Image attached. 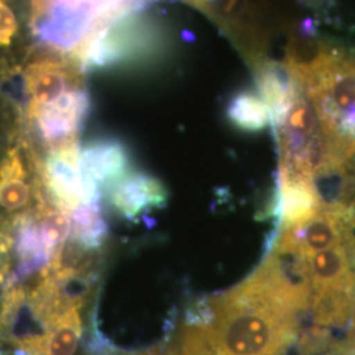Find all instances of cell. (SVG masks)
Returning a JSON list of instances; mask_svg holds the SVG:
<instances>
[{
    "label": "cell",
    "mask_w": 355,
    "mask_h": 355,
    "mask_svg": "<svg viewBox=\"0 0 355 355\" xmlns=\"http://www.w3.org/2000/svg\"><path fill=\"white\" fill-rule=\"evenodd\" d=\"M303 292L278 255L187 311L175 355H288L304 329Z\"/></svg>",
    "instance_id": "6da1fadb"
},
{
    "label": "cell",
    "mask_w": 355,
    "mask_h": 355,
    "mask_svg": "<svg viewBox=\"0 0 355 355\" xmlns=\"http://www.w3.org/2000/svg\"><path fill=\"white\" fill-rule=\"evenodd\" d=\"M108 189V199L114 211L129 220L164 207L167 200L164 184L141 171H129Z\"/></svg>",
    "instance_id": "30bf717a"
},
{
    "label": "cell",
    "mask_w": 355,
    "mask_h": 355,
    "mask_svg": "<svg viewBox=\"0 0 355 355\" xmlns=\"http://www.w3.org/2000/svg\"><path fill=\"white\" fill-rule=\"evenodd\" d=\"M0 355H1V354H0Z\"/></svg>",
    "instance_id": "d6986e66"
},
{
    "label": "cell",
    "mask_w": 355,
    "mask_h": 355,
    "mask_svg": "<svg viewBox=\"0 0 355 355\" xmlns=\"http://www.w3.org/2000/svg\"><path fill=\"white\" fill-rule=\"evenodd\" d=\"M16 95L0 78V89L15 103L26 133L51 150L78 141L89 114L83 70L69 57L33 48L21 64L3 71Z\"/></svg>",
    "instance_id": "3957f363"
},
{
    "label": "cell",
    "mask_w": 355,
    "mask_h": 355,
    "mask_svg": "<svg viewBox=\"0 0 355 355\" xmlns=\"http://www.w3.org/2000/svg\"><path fill=\"white\" fill-rule=\"evenodd\" d=\"M272 128L279 146V178L316 180L330 175L329 154L322 128L297 79L284 114Z\"/></svg>",
    "instance_id": "52a82bcc"
},
{
    "label": "cell",
    "mask_w": 355,
    "mask_h": 355,
    "mask_svg": "<svg viewBox=\"0 0 355 355\" xmlns=\"http://www.w3.org/2000/svg\"><path fill=\"white\" fill-rule=\"evenodd\" d=\"M140 11L127 13L102 28L71 60L85 73L158 60L166 51L165 32Z\"/></svg>",
    "instance_id": "8992f818"
},
{
    "label": "cell",
    "mask_w": 355,
    "mask_h": 355,
    "mask_svg": "<svg viewBox=\"0 0 355 355\" xmlns=\"http://www.w3.org/2000/svg\"><path fill=\"white\" fill-rule=\"evenodd\" d=\"M271 253L299 284L309 327L355 331V209L324 200L296 228L278 230Z\"/></svg>",
    "instance_id": "7a4b0ae2"
},
{
    "label": "cell",
    "mask_w": 355,
    "mask_h": 355,
    "mask_svg": "<svg viewBox=\"0 0 355 355\" xmlns=\"http://www.w3.org/2000/svg\"><path fill=\"white\" fill-rule=\"evenodd\" d=\"M288 355H355V333L337 338L330 330L308 327Z\"/></svg>",
    "instance_id": "e0dca14e"
},
{
    "label": "cell",
    "mask_w": 355,
    "mask_h": 355,
    "mask_svg": "<svg viewBox=\"0 0 355 355\" xmlns=\"http://www.w3.org/2000/svg\"><path fill=\"white\" fill-rule=\"evenodd\" d=\"M133 355H175V352L171 349H166V347H155V349H150V350Z\"/></svg>",
    "instance_id": "ac0fdd59"
},
{
    "label": "cell",
    "mask_w": 355,
    "mask_h": 355,
    "mask_svg": "<svg viewBox=\"0 0 355 355\" xmlns=\"http://www.w3.org/2000/svg\"><path fill=\"white\" fill-rule=\"evenodd\" d=\"M69 215L74 243L85 252H92L102 246L107 237V223L103 217L101 200L83 204Z\"/></svg>",
    "instance_id": "9a60e30c"
},
{
    "label": "cell",
    "mask_w": 355,
    "mask_h": 355,
    "mask_svg": "<svg viewBox=\"0 0 355 355\" xmlns=\"http://www.w3.org/2000/svg\"><path fill=\"white\" fill-rule=\"evenodd\" d=\"M288 69L318 114L328 146L330 174H338L355 157V58L325 49L308 62L291 60Z\"/></svg>",
    "instance_id": "277c9868"
},
{
    "label": "cell",
    "mask_w": 355,
    "mask_h": 355,
    "mask_svg": "<svg viewBox=\"0 0 355 355\" xmlns=\"http://www.w3.org/2000/svg\"><path fill=\"white\" fill-rule=\"evenodd\" d=\"M80 165L85 175L99 189H104L129 173V154L120 141H91L80 149Z\"/></svg>",
    "instance_id": "4fadbf2b"
},
{
    "label": "cell",
    "mask_w": 355,
    "mask_h": 355,
    "mask_svg": "<svg viewBox=\"0 0 355 355\" xmlns=\"http://www.w3.org/2000/svg\"><path fill=\"white\" fill-rule=\"evenodd\" d=\"M324 203L316 180L303 178H279L275 214L279 230L296 228L316 215Z\"/></svg>",
    "instance_id": "7c38bea8"
},
{
    "label": "cell",
    "mask_w": 355,
    "mask_h": 355,
    "mask_svg": "<svg viewBox=\"0 0 355 355\" xmlns=\"http://www.w3.org/2000/svg\"><path fill=\"white\" fill-rule=\"evenodd\" d=\"M144 4V0H32L33 45L73 58L96 32Z\"/></svg>",
    "instance_id": "5b68a950"
},
{
    "label": "cell",
    "mask_w": 355,
    "mask_h": 355,
    "mask_svg": "<svg viewBox=\"0 0 355 355\" xmlns=\"http://www.w3.org/2000/svg\"><path fill=\"white\" fill-rule=\"evenodd\" d=\"M296 79L286 67L278 64H265L258 69L257 86L259 96L266 103L271 116V125L284 114L291 99Z\"/></svg>",
    "instance_id": "5bb4252c"
},
{
    "label": "cell",
    "mask_w": 355,
    "mask_h": 355,
    "mask_svg": "<svg viewBox=\"0 0 355 355\" xmlns=\"http://www.w3.org/2000/svg\"><path fill=\"white\" fill-rule=\"evenodd\" d=\"M80 149L76 141L46 152L44 159L40 157L41 186L51 195V204L67 214L101 200V189L83 173Z\"/></svg>",
    "instance_id": "ba28073f"
},
{
    "label": "cell",
    "mask_w": 355,
    "mask_h": 355,
    "mask_svg": "<svg viewBox=\"0 0 355 355\" xmlns=\"http://www.w3.org/2000/svg\"><path fill=\"white\" fill-rule=\"evenodd\" d=\"M229 121L245 132H259L270 124L271 116L263 99L250 91H241L230 99L227 108Z\"/></svg>",
    "instance_id": "2e32d148"
},
{
    "label": "cell",
    "mask_w": 355,
    "mask_h": 355,
    "mask_svg": "<svg viewBox=\"0 0 355 355\" xmlns=\"http://www.w3.org/2000/svg\"><path fill=\"white\" fill-rule=\"evenodd\" d=\"M82 305L73 306L40 334L13 343V355H73L82 338Z\"/></svg>",
    "instance_id": "8fae6325"
},
{
    "label": "cell",
    "mask_w": 355,
    "mask_h": 355,
    "mask_svg": "<svg viewBox=\"0 0 355 355\" xmlns=\"http://www.w3.org/2000/svg\"><path fill=\"white\" fill-rule=\"evenodd\" d=\"M32 0H0V71L21 64L35 48Z\"/></svg>",
    "instance_id": "9c48e42d"
}]
</instances>
